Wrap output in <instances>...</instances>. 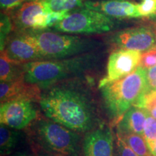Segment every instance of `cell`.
<instances>
[{
	"instance_id": "obj_14",
	"label": "cell",
	"mask_w": 156,
	"mask_h": 156,
	"mask_svg": "<svg viewBox=\"0 0 156 156\" xmlns=\"http://www.w3.org/2000/svg\"><path fill=\"white\" fill-rule=\"evenodd\" d=\"M147 114L145 108L132 106L117 123V133H135L143 136Z\"/></svg>"
},
{
	"instance_id": "obj_3",
	"label": "cell",
	"mask_w": 156,
	"mask_h": 156,
	"mask_svg": "<svg viewBox=\"0 0 156 156\" xmlns=\"http://www.w3.org/2000/svg\"><path fill=\"white\" fill-rule=\"evenodd\" d=\"M95 57L81 54L62 59L40 60L23 64L24 79L40 88H47L64 79L78 75L95 63Z\"/></svg>"
},
{
	"instance_id": "obj_4",
	"label": "cell",
	"mask_w": 156,
	"mask_h": 156,
	"mask_svg": "<svg viewBox=\"0 0 156 156\" xmlns=\"http://www.w3.org/2000/svg\"><path fill=\"white\" fill-rule=\"evenodd\" d=\"M32 133L38 149L65 156L80 155L81 136L58 123L40 119L33 126Z\"/></svg>"
},
{
	"instance_id": "obj_16",
	"label": "cell",
	"mask_w": 156,
	"mask_h": 156,
	"mask_svg": "<svg viewBox=\"0 0 156 156\" xmlns=\"http://www.w3.org/2000/svg\"><path fill=\"white\" fill-rule=\"evenodd\" d=\"M23 64L16 63L11 60L5 50H1L0 55V80L6 82L12 80L23 75Z\"/></svg>"
},
{
	"instance_id": "obj_1",
	"label": "cell",
	"mask_w": 156,
	"mask_h": 156,
	"mask_svg": "<svg viewBox=\"0 0 156 156\" xmlns=\"http://www.w3.org/2000/svg\"><path fill=\"white\" fill-rule=\"evenodd\" d=\"M39 104L46 118L78 133H87L100 126L92 100L74 87H52L41 95Z\"/></svg>"
},
{
	"instance_id": "obj_7",
	"label": "cell",
	"mask_w": 156,
	"mask_h": 156,
	"mask_svg": "<svg viewBox=\"0 0 156 156\" xmlns=\"http://www.w3.org/2000/svg\"><path fill=\"white\" fill-rule=\"evenodd\" d=\"M141 56V52L134 50L120 48L113 51L108 59L106 75L99 83V88L133 73L140 66Z\"/></svg>"
},
{
	"instance_id": "obj_33",
	"label": "cell",
	"mask_w": 156,
	"mask_h": 156,
	"mask_svg": "<svg viewBox=\"0 0 156 156\" xmlns=\"http://www.w3.org/2000/svg\"><path fill=\"white\" fill-rule=\"evenodd\" d=\"M154 48H155V49H156V46H155V47H154Z\"/></svg>"
},
{
	"instance_id": "obj_13",
	"label": "cell",
	"mask_w": 156,
	"mask_h": 156,
	"mask_svg": "<svg viewBox=\"0 0 156 156\" xmlns=\"http://www.w3.org/2000/svg\"><path fill=\"white\" fill-rule=\"evenodd\" d=\"M3 49L11 60L18 64L43 60L38 48L25 34L9 40Z\"/></svg>"
},
{
	"instance_id": "obj_5",
	"label": "cell",
	"mask_w": 156,
	"mask_h": 156,
	"mask_svg": "<svg viewBox=\"0 0 156 156\" xmlns=\"http://www.w3.org/2000/svg\"><path fill=\"white\" fill-rule=\"evenodd\" d=\"M25 35L38 48L43 60L62 59L81 55L94 48L95 45L88 39L52 32Z\"/></svg>"
},
{
	"instance_id": "obj_12",
	"label": "cell",
	"mask_w": 156,
	"mask_h": 156,
	"mask_svg": "<svg viewBox=\"0 0 156 156\" xmlns=\"http://www.w3.org/2000/svg\"><path fill=\"white\" fill-rule=\"evenodd\" d=\"M85 7L100 12L107 16L114 18L141 17L137 9V4L127 0L85 1Z\"/></svg>"
},
{
	"instance_id": "obj_19",
	"label": "cell",
	"mask_w": 156,
	"mask_h": 156,
	"mask_svg": "<svg viewBox=\"0 0 156 156\" xmlns=\"http://www.w3.org/2000/svg\"><path fill=\"white\" fill-rule=\"evenodd\" d=\"M49 12L72 10L78 7H85L84 0H42Z\"/></svg>"
},
{
	"instance_id": "obj_17",
	"label": "cell",
	"mask_w": 156,
	"mask_h": 156,
	"mask_svg": "<svg viewBox=\"0 0 156 156\" xmlns=\"http://www.w3.org/2000/svg\"><path fill=\"white\" fill-rule=\"evenodd\" d=\"M116 136L139 156H154L143 136L135 133H116Z\"/></svg>"
},
{
	"instance_id": "obj_21",
	"label": "cell",
	"mask_w": 156,
	"mask_h": 156,
	"mask_svg": "<svg viewBox=\"0 0 156 156\" xmlns=\"http://www.w3.org/2000/svg\"><path fill=\"white\" fill-rule=\"evenodd\" d=\"M137 107L145 108L148 112L156 119V90L148 92L142 99L140 106Z\"/></svg>"
},
{
	"instance_id": "obj_24",
	"label": "cell",
	"mask_w": 156,
	"mask_h": 156,
	"mask_svg": "<svg viewBox=\"0 0 156 156\" xmlns=\"http://www.w3.org/2000/svg\"><path fill=\"white\" fill-rule=\"evenodd\" d=\"M140 67L146 69L156 66V49L155 48L148 50L142 54L141 60L140 63Z\"/></svg>"
},
{
	"instance_id": "obj_8",
	"label": "cell",
	"mask_w": 156,
	"mask_h": 156,
	"mask_svg": "<svg viewBox=\"0 0 156 156\" xmlns=\"http://www.w3.org/2000/svg\"><path fill=\"white\" fill-rule=\"evenodd\" d=\"M37 110L34 102L28 100H12L1 103L2 124L17 130L23 129L36 120Z\"/></svg>"
},
{
	"instance_id": "obj_20",
	"label": "cell",
	"mask_w": 156,
	"mask_h": 156,
	"mask_svg": "<svg viewBox=\"0 0 156 156\" xmlns=\"http://www.w3.org/2000/svg\"><path fill=\"white\" fill-rule=\"evenodd\" d=\"M143 136L148 145L156 141V119L148 112L144 126Z\"/></svg>"
},
{
	"instance_id": "obj_25",
	"label": "cell",
	"mask_w": 156,
	"mask_h": 156,
	"mask_svg": "<svg viewBox=\"0 0 156 156\" xmlns=\"http://www.w3.org/2000/svg\"><path fill=\"white\" fill-rule=\"evenodd\" d=\"M116 156H139L136 154L123 140L116 136Z\"/></svg>"
},
{
	"instance_id": "obj_15",
	"label": "cell",
	"mask_w": 156,
	"mask_h": 156,
	"mask_svg": "<svg viewBox=\"0 0 156 156\" xmlns=\"http://www.w3.org/2000/svg\"><path fill=\"white\" fill-rule=\"evenodd\" d=\"M42 12L49 13L42 0H33L21 5L15 16V24L20 29L32 28L34 18Z\"/></svg>"
},
{
	"instance_id": "obj_9",
	"label": "cell",
	"mask_w": 156,
	"mask_h": 156,
	"mask_svg": "<svg viewBox=\"0 0 156 156\" xmlns=\"http://www.w3.org/2000/svg\"><path fill=\"white\" fill-rule=\"evenodd\" d=\"M113 42L122 49L147 51L155 47L156 34L154 30L144 27L126 29L116 33Z\"/></svg>"
},
{
	"instance_id": "obj_18",
	"label": "cell",
	"mask_w": 156,
	"mask_h": 156,
	"mask_svg": "<svg viewBox=\"0 0 156 156\" xmlns=\"http://www.w3.org/2000/svg\"><path fill=\"white\" fill-rule=\"evenodd\" d=\"M17 130L1 124L0 126V152L1 156H6L14 151L18 141Z\"/></svg>"
},
{
	"instance_id": "obj_23",
	"label": "cell",
	"mask_w": 156,
	"mask_h": 156,
	"mask_svg": "<svg viewBox=\"0 0 156 156\" xmlns=\"http://www.w3.org/2000/svg\"><path fill=\"white\" fill-rule=\"evenodd\" d=\"M69 14V12L68 11L51 12L48 13L45 23V28L56 26L58 23L63 21Z\"/></svg>"
},
{
	"instance_id": "obj_28",
	"label": "cell",
	"mask_w": 156,
	"mask_h": 156,
	"mask_svg": "<svg viewBox=\"0 0 156 156\" xmlns=\"http://www.w3.org/2000/svg\"><path fill=\"white\" fill-rule=\"evenodd\" d=\"M147 80L150 91L156 90V66L147 69Z\"/></svg>"
},
{
	"instance_id": "obj_29",
	"label": "cell",
	"mask_w": 156,
	"mask_h": 156,
	"mask_svg": "<svg viewBox=\"0 0 156 156\" xmlns=\"http://www.w3.org/2000/svg\"><path fill=\"white\" fill-rule=\"evenodd\" d=\"M36 156H65V155H62V154L46 151H44V150H41V149H38V151H37Z\"/></svg>"
},
{
	"instance_id": "obj_34",
	"label": "cell",
	"mask_w": 156,
	"mask_h": 156,
	"mask_svg": "<svg viewBox=\"0 0 156 156\" xmlns=\"http://www.w3.org/2000/svg\"></svg>"
},
{
	"instance_id": "obj_11",
	"label": "cell",
	"mask_w": 156,
	"mask_h": 156,
	"mask_svg": "<svg viewBox=\"0 0 156 156\" xmlns=\"http://www.w3.org/2000/svg\"><path fill=\"white\" fill-rule=\"evenodd\" d=\"M41 95L40 87L27 83L24 79V74L12 80L1 82L0 83L1 103L12 100L40 102Z\"/></svg>"
},
{
	"instance_id": "obj_30",
	"label": "cell",
	"mask_w": 156,
	"mask_h": 156,
	"mask_svg": "<svg viewBox=\"0 0 156 156\" xmlns=\"http://www.w3.org/2000/svg\"><path fill=\"white\" fill-rule=\"evenodd\" d=\"M149 146L150 149H151V153H153V155L154 156H156V141L154 142V143L151 144V145H148Z\"/></svg>"
},
{
	"instance_id": "obj_31",
	"label": "cell",
	"mask_w": 156,
	"mask_h": 156,
	"mask_svg": "<svg viewBox=\"0 0 156 156\" xmlns=\"http://www.w3.org/2000/svg\"><path fill=\"white\" fill-rule=\"evenodd\" d=\"M13 156H27L25 154H23V153H19V154H16V155H13Z\"/></svg>"
},
{
	"instance_id": "obj_27",
	"label": "cell",
	"mask_w": 156,
	"mask_h": 156,
	"mask_svg": "<svg viewBox=\"0 0 156 156\" xmlns=\"http://www.w3.org/2000/svg\"><path fill=\"white\" fill-rule=\"evenodd\" d=\"M30 1L33 0H0V5L2 9L10 10Z\"/></svg>"
},
{
	"instance_id": "obj_26",
	"label": "cell",
	"mask_w": 156,
	"mask_h": 156,
	"mask_svg": "<svg viewBox=\"0 0 156 156\" xmlns=\"http://www.w3.org/2000/svg\"><path fill=\"white\" fill-rule=\"evenodd\" d=\"M1 16V50H2L7 44L6 37L10 30L11 23L9 22L8 16L5 14H2Z\"/></svg>"
},
{
	"instance_id": "obj_32",
	"label": "cell",
	"mask_w": 156,
	"mask_h": 156,
	"mask_svg": "<svg viewBox=\"0 0 156 156\" xmlns=\"http://www.w3.org/2000/svg\"><path fill=\"white\" fill-rule=\"evenodd\" d=\"M154 31H155V34H156V28L155 29V30H154Z\"/></svg>"
},
{
	"instance_id": "obj_10",
	"label": "cell",
	"mask_w": 156,
	"mask_h": 156,
	"mask_svg": "<svg viewBox=\"0 0 156 156\" xmlns=\"http://www.w3.org/2000/svg\"><path fill=\"white\" fill-rule=\"evenodd\" d=\"M82 145L83 156H114V134L106 126L87 132Z\"/></svg>"
},
{
	"instance_id": "obj_2",
	"label": "cell",
	"mask_w": 156,
	"mask_h": 156,
	"mask_svg": "<svg viewBox=\"0 0 156 156\" xmlns=\"http://www.w3.org/2000/svg\"><path fill=\"white\" fill-rule=\"evenodd\" d=\"M107 114L114 123H118L132 106H139L149 92L147 69L139 66L133 73L101 87Z\"/></svg>"
},
{
	"instance_id": "obj_22",
	"label": "cell",
	"mask_w": 156,
	"mask_h": 156,
	"mask_svg": "<svg viewBox=\"0 0 156 156\" xmlns=\"http://www.w3.org/2000/svg\"><path fill=\"white\" fill-rule=\"evenodd\" d=\"M137 9L141 17L156 16V0H142L137 4Z\"/></svg>"
},
{
	"instance_id": "obj_6",
	"label": "cell",
	"mask_w": 156,
	"mask_h": 156,
	"mask_svg": "<svg viewBox=\"0 0 156 156\" xmlns=\"http://www.w3.org/2000/svg\"><path fill=\"white\" fill-rule=\"evenodd\" d=\"M114 25L110 17L85 8L69 14L54 28L67 34H101L112 30Z\"/></svg>"
}]
</instances>
